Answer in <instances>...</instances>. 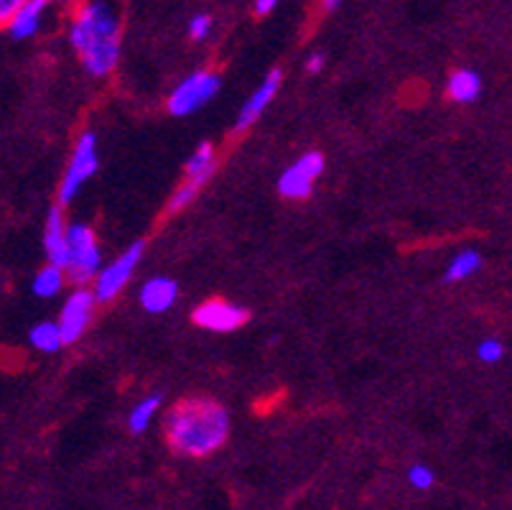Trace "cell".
Returning a JSON list of instances; mask_svg holds the SVG:
<instances>
[{"label":"cell","instance_id":"4316f807","mask_svg":"<svg viewBox=\"0 0 512 510\" xmlns=\"http://www.w3.org/2000/svg\"><path fill=\"white\" fill-rule=\"evenodd\" d=\"M49 3H52V0H49ZM54 3H64V0H54Z\"/></svg>","mask_w":512,"mask_h":510},{"label":"cell","instance_id":"484cf974","mask_svg":"<svg viewBox=\"0 0 512 510\" xmlns=\"http://www.w3.org/2000/svg\"><path fill=\"white\" fill-rule=\"evenodd\" d=\"M342 3H344V0H322V8L324 11H337Z\"/></svg>","mask_w":512,"mask_h":510},{"label":"cell","instance_id":"4fadbf2b","mask_svg":"<svg viewBox=\"0 0 512 510\" xmlns=\"http://www.w3.org/2000/svg\"><path fill=\"white\" fill-rule=\"evenodd\" d=\"M140 307L149 314H166L179 299V283L169 276H156L140 286Z\"/></svg>","mask_w":512,"mask_h":510},{"label":"cell","instance_id":"8992f818","mask_svg":"<svg viewBox=\"0 0 512 510\" xmlns=\"http://www.w3.org/2000/svg\"><path fill=\"white\" fill-rule=\"evenodd\" d=\"M219 74L209 69H199L189 74L184 82L176 84V90L169 94V113L176 118L191 115L197 110H202L217 93H219Z\"/></svg>","mask_w":512,"mask_h":510},{"label":"cell","instance_id":"5b68a950","mask_svg":"<svg viewBox=\"0 0 512 510\" xmlns=\"http://www.w3.org/2000/svg\"><path fill=\"white\" fill-rule=\"evenodd\" d=\"M217 169V153L212 143H199L197 151L191 153V159L187 162V172H184V181L179 184L174 191V197L169 201V212H181L187 210L191 201L197 200V194L202 191V187L209 181V176L215 174Z\"/></svg>","mask_w":512,"mask_h":510},{"label":"cell","instance_id":"44dd1931","mask_svg":"<svg viewBox=\"0 0 512 510\" xmlns=\"http://www.w3.org/2000/svg\"><path fill=\"white\" fill-rule=\"evenodd\" d=\"M408 483L413 485L416 490H429V487H433V483H436V475H433L429 465L418 462V465H413V467L408 470Z\"/></svg>","mask_w":512,"mask_h":510},{"label":"cell","instance_id":"ffe728a7","mask_svg":"<svg viewBox=\"0 0 512 510\" xmlns=\"http://www.w3.org/2000/svg\"><path fill=\"white\" fill-rule=\"evenodd\" d=\"M502 355H505V345L499 342L498 337H485L479 345H477V358L487 365H495L502 360Z\"/></svg>","mask_w":512,"mask_h":510},{"label":"cell","instance_id":"d6986e66","mask_svg":"<svg viewBox=\"0 0 512 510\" xmlns=\"http://www.w3.org/2000/svg\"><path fill=\"white\" fill-rule=\"evenodd\" d=\"M67 270L59 269V266H43V269L34 276V283H31V291L39 296V299H54L62 289H64V279Z\"/></svg>","mask_w":512,"mask_h":510},{"label":"cell","instance_id":"7402d4cb","mask_svg":"<svg viewBox=\"0 0 512 510\" xmlns=\"http://www.w3.org/2000/svg\"><path fill=\"white\" fill-rule=\"evenodd\" d=\"M28 0H0V28H8Z\"/></svg>","mask_w":512,"mask_h":510},{"label":"cell","instance_id":"277c9868","mask_svg":"<svg viewBox=\"0 0 512 510\" xmlns=\"http://www.w3.org/2000/svg\"><path fill=\"white\" fill-rule=\"evenodd\" d=\"M97 166H100V159H97V135L92 131H87V133L80 135V141L74 146V153L69 159L67 172H64V179L59 184V204L62 207L80 194V189L90 181V176H95Z\"/></svg>","mask_w":512,"mask_h":510},{"label":"cell","instance_id":"d4e9b609","mask_svg":"<svg viewBox=\"0 0 512 510\" xmlns=\"http://www.w3.org/2000/svg\"><path fill=\"white\" fill-rule=\"evenodd\" d=\"M275 5H278V0H256V14L268 15Z\"/></svg>","mask_w":512,"mask_h":510},{"label":"cell","instance_id":"8fae6325","mask_svg":"<svg viewBox=\"0 0 512 510\" xmlns=\"http://www.w3.org/2000/svg\"><path fill=\"white\" fill-rule=\"evenodd\" d=\"M281 82H284V72L281 69H270L268 74H266V80L257 84L256 93L250 94V100L240 110L237 123H235V133H245L247 128L256 125L257 118L266 113V108L273 103V97L281 90Z\"/></svg>","mask_w":512,"mask_h":510},{"label":"cell","instance_id":"30bf717a","mask_svg":"<svg viewBox=\"0 0 512 510\" xmlns=\"http://www.w3.org/2000/svg\"><path fill=\"white\" fill-rule=\"evenodd\" d=\"M95 294L87 291V289H77V291L69 294L64 307H62V314L56 319L62 327V335H64V345H74L87 332V327L92 322V314H95Z\"/></svg>","mask_w":512,"mask_h":510},{"label":"cell","instance_id":"ba28073f","mask_svg":"<svg viewBox=\"0 0 512 510\" xmlns=\"http://www.w3.org/2000/svg\"><path fill=\"white\" fill-rule=\"evenodd\" d=\"M324 172V156L319 151H309L304 153L296 163H291L285 169L281 179H278V191L285 200H306L311 191H314V184L316 179L322 176Z\"/></svg>","mask_w":512,"mask_h":510},{"label":"cell","instance_id":"7c38bea8","mask_svg":"<svg viewBox=\"0 0 512 510\" xmlns=\"http://www.w3.org/2000/svg\"><path fill=\"white\" fill-rule=\"evenodd\" d=\"M69 225L64 222V212L62 204H54L46 217V230H43V250L52 266L67 270L69 266Z\"/></svg>","mask_w":512,"mask_h":510},{"label":"cell","instance_id":"ac0fdd59","mask_svg":"<svg viewBox=\"0 0 512 510\" xmlns=\"http://www.w3.org/2000/svg\"><path fill=\"white\" fill-rule=\"evenodd\" d=\"M161 393H150L143 401L135 403L133 408H130V417H128V429L133 431V434H143V431L149 429L150 421L156 418L159 408H161Z\"/></svg>","mask_w":512,"mask_h":510},{"label":"cell","instance_id":"9c48e42d","mask_svg":"<svg viewBox=\"0 0 512 510\" xmlns=\"http://www.w3.org/2000/svg\"><path fill=\"white\" fill-rule=\"evenodd\" d=\"M191 319L207 332L227 335V332H235L247 322V311L237 304H229L225 299H207L194 309Z\"/></svg>","mask_w":512,"mask_h":510},{"label":"cell","instance_id":"7a4b0ae2","mask_svg":"<svg viewBox=\"0 0 512 510\" xmlns=\"http://www.w3.org/2000/svg\"><path fill=\"white\" fill-rule=\"evenodd\" d=\"M69 41L90 74L105 77L121 62V24L108 3H84L69 26Z\"/></svg>","mask_w":512,"mask_h":510},{"label":"cell","instance_id":"6da1fadb","mask_svg":"<svg viewBox=\"0 0 512 510\" xmlns=\"http://www.w3.org/2000/svg\"><path fill=\"white\" fill-rule=\"evenodd\" d=\"M163 429L176 455L204 459L227 442L229 414L215 398H184L166 414Z\"/></svg>","mask_w":512,"mask_h":510},{"label":"cell","instance_id":"3957f363","mask_svg":"<svg viewBox=\"0 0 512 510\" xmlns=\"http://www.w3.org/2000/svg\"><path fill=\"white\" fill-rule=\"evenodd\" d=\"M69 266L67 276L74 283H87L95 281L97 273H100V263H102V255H100V245L92 228L74 222L69 225Z\"/></svg>","mask_w":512,"mask_h":510},{"label":"cell","instance_id":"e0dca14e","mask_svg":"<svg viewBox=\"0 0 512 510\" xmlns=\"http://www.w3.org/2000/svg\"><path fill=\"white\" fill-rule=\"evenodd\" d=\"M479 269H482V255L472 250V248H467V250H459V253L449 260L444 276L449 283H459L464 281V279H469V276H474Z\"/></svg>","mask_w":512,"mask_h":510},{"label":"cell","instance_id":"52a82bcc","mask_svg":"<svg viewBox=\"0 0 512 510\" xmlns=\"http://www.w3.org/2000/svg\"><path fill=\"white\" fill-rule=\"evenodd\" d=\"M143 250H146V242H133L125 253L118 255L110 266H105V269L97 273L95 289H92L97 301H112L115 296L122 294V289L133 279L135 266L143 258Z\"/></svg>","mask_w":512,"mask_h":510},{"label":"cell","instance_id":"603a6c76","mask_svg":"<svg viewBox=\"0 0 512 510\" xmlns=\"http://www.w3.org/2000/svg\"><path fill=\"white\" fill-rule=\"evenodd\" d=\"M212 31V18L209 15H194L189 24V36L194 41H204Z\"/></svg>","mask_w":512,"mask_h":510},{"label":"cell","instance_id":"cb8c5ba5","mask_svg":"<svg viewBox=\"0 0 512 510\" xmlns=\"http://www.w3.org/2000/svg\"><path fill=\"white\" fill-rule=\"evenodd\" d=\"M324 69V56L322 54H311L309 59H306V72L309 74H319Z\"/></svg>","mask_w":512,"mask_h":510},{"label":"cell","instance_id":"9a60e30c","mask_svg":"<svg viewBox=\"0 0 512 510\" xmlns=\"http://www.w3.org/2000/svg\"><path fill=\"white\" fill-rule=\"evenodd\" d=\"M46 5H49V0H28L26 5L21 8V14L14 18V24L8 26V34L15 41L36 36L41 28V21H43V14H46Z\"/></svg>","mask_w":512,"mask_h":510},{"label":"cell","instance_id":"2e32d148","mask_svg":"<svg viewBox=\"0 0 512 510\" xmlns=\"http://www.w3.org/2000/svg\"><path fill=\"white\" fill-rule=\"evenodd\" d=\"M28 342H31V348L39 349V352L54 355V352L64 348V335H62L59 322H39L31 327Z\"/></svg>","mask_w":512,"mask_h":510},{"label":"cell","instance_id":"5bb4252c","mask_svg":"<svg viewBox=\"0 0 512 510\" xmlns=\"http://www.w3.org/2000/svg\"><path fill=\"white\" fill-rule=\"evenodd\" d=\"M479 94H482V77L474 69H454L451 72V77L446 82V97L449 100L469 105Z\"/></svg>","mask_w":512,"mask_h":510}]
</instances>
